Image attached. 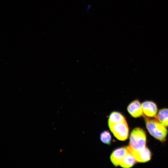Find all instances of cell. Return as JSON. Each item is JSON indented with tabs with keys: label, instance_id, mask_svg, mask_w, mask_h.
Masks as SVG:
<instances>
[{
	"label": "cell",
	"instance_id": "cell-1",
	"mask_svg": "<svg viewBox=\"0 0 168 168\" xmlns=\"http://www.w3.org/2000/svg\"><path fill=\"white\" fill-rule=\"evenodd\" d=\"M146 125L150 134L158 140L164 142L166 139L167 130L157 120L145 117Z\"/></svg>",
	"mask_w": 168,
	"mask_h": 168
},
{
	"label": "cell",
	"instance_id": "cell-2",
	"mask_svg": "<svg viewBox=\"0 0 168 168\" xmlns=\"http://www.w3.org/2000/svg\"><path fill=\"white\" fill-rule=\"evenodd\" d=\"M146 135L145 131L140 128H134L131 132L129 138L128 148L137 151L146 147Z\"/></svg>",
	"mask_w": 168,
	"mask_h": 168
},
{
	"label": "cell",
	"instance_id": "cell-3",
	"mask_svg": "<svg viewBox=\"0 0 168 168\" xmlns=\"http://www.w3.org/2000/svg\"><path fill=\"white\" fill-rule=\"evenodd\" d=\"M114 136L118 140L124 141L128 137L129 128L126 121L109 126Z\"/></svg>",
	"mask_w": 168,
	"mask_h": 168
},
{
	"label": "cell",
	"instance_id": "cell-4",
	"mask_svg": "<svg viewBox=\"0 0 168 168\" xmlns=\"http://www.w3.org/2000/svg\"><path fill=\"white\" fill-rule=\"evenodd\" d=\"M128 151V146L119 147L114 149L110 156V160L115 167L119 166L123 158Z\"/></svg>",
	"mask_w": 168,
	"mask_h": 168
},
{
	"label": "cell",
	"instance_id": "cell-5",
	"mask_svg": "<svg viewBox=\"0 0 168 168\" xmlns=\"http://www.w3.org/2000/svg\"><path fill=\"white\" fill-rule=\"evenodd\" d=\"M129 151L133 154L137 161L144 163L149 161L151 157V153L147 147L138 151H135L129 149Z\"/></svg>",
	"mask_w": 168,
	"mask_h": 168
},
{
	"label": "cell",
	"instance_id": "cell-6",
	"mask_svg": "<svg viewBox=\"0 0 168 168\" xmlns=\"http://www.w3.org/2000/svg\"><path fill=\"white\" fill-rule=\"evenodd\" d=\"M143 113L148 117H156L157 108L156 104L151 101H146L142 104Z\"/></svg>",
	"mask_w": 168,
	"mask_h": 168
},
{
	"label": "cell",
	"instance_id": "cell-7",
	"mask_svg": "<svg viewBox=\"0 0 168 168\" xmlns=\"http://www.w3.org/2000/svg\"><path fill=\"white\" fill-rule=\"evenodd\" d=\"M127 109L129 114L134 118L139 117L143 115L142 104L138 100L131 102L128 105Z\"/></svg>",
	"mask_w": 168,
	"mask_h": 168
},
{
	"label": "cell",
	"instance_id": "cell-8",
	"mask_svg": "<svg viewBox=\"0 0 168 168\" xmlns=\"http://www.w3.org/2000/svg\"><path fill=\"white\" fill-rule=\"evenodd\" d=\"M136 161L134 157L128 149V152L123 159L119 166L123 168H130L135 164Z\"/></svg>",
	"mask_w": 168,
	"mask_h": 168
},
{
	"label": "cell",
	"instance_id": "cell-9",
	"mask_svg": "<svg viewBox=\"0 0 168 168\" xmlns=\"http://www.w3.org/2000/svg\"><path fill=\"white\" fill-rule=\"evenodd\" d=\"M126 120L125 117L119 112L114 111L110 114L108 119V126Z\"/></svg>",
	"mask_w": 168,
	"mask_h": 168
},
{
	"label": "cell",
	"instance_id": "cell-10",
	"mask_svg": "<svg viewBox=\"0 0 168 168\" xmlns=\"http://www.w3.org/2000/svg\"><path fill=\"white\" fill-rule=\"evenodd\" d=\"M156 117L157 120L165 126H168V109L163 108L158 112Z\"/></svg>",
	"mask_w": 168,
	"mask_h": 168
},
{
	"label": "cell",
	"instance_id": "cell-11",
	"mask_svg": "<svg viewBox=\"0 0 168 168\" xmlns=\"http://www.w3.org/2000/svg\"><path fill=\"white\" fill-rule=\"evenodd\" d=\"M100 139L102 143L107 145L111 144L112 140L110 133L107 130H104L100 133Z\"/></svg>",
	"mask_w": 168,
	"mask_h": 168
}]
</instances>
